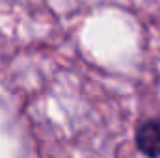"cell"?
<instances>
[{"label":"cell","instance_id":"obj_1","mask_svg":"<svg viewBox=\"0 0 160 158\" xmlns=\"http://www.w3.org/2000/svg\"><path fill=\"white\" fill-rule=\"evenodd\" d=\"M136 147L147 158H160V116L143 121L136 128Z\"/></svg>","mask_w":160,"mask_h":158}]
</instances>
